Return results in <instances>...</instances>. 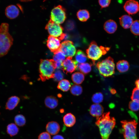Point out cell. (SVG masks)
Instances as JSON below:
<instances>
[{
	"label": "cell",
	"instance_id": "obj_34",
	"mask_svg": "<svg viewBox=\"0 0 139 139\" xmlns=\"http://www.w3.org/2000/svg\"><path fill=\"white\" fill-rule=\"evenodd\" d=\"M129 108L133 111H136L138 110L139 102L136 100H132L129 102Z\"/></svg>",
	"mask_w": 139,
	"mask_h": 139
},
{
	"label": "cell",
	"instance_id": "obj_30",
	"mask_svg": "<svg viewBox=\"0 0 139 139\" xmlns=\"http://www.w3.org/2000/svg\"><path fill=\"white\" fill-rule=\"evenodd\" d=\"M130 29L131 32L134 35H139V20L133 21Z\"/></svg>",
	"mask_w": 139,
	"mask_h": 139
},
{
	"label": "cell",
	"instance_id": "obj_23",
	"mask_svg": "<svg viewBox=\"0 0 139 139\" xmlns=\"http://www.w3.org/2000/svg\"><path fill=\"white\" fill-rule=\"evenodd\" d=\"M77 16L80 21L82 22H85L89 18L90 14L87 10H80L77 12Z\"/></svg>",
	"mask_w": 139,
	"mask_h": 139
},
{
	"label": "cell",
	"instance_id": "obj_40",
	"mask_svg": "<svg viewBox=\"0 0 139 139\" xmlns=\"http://www.w3.org/2000/svg\"><path fill=\"white\" fill-rule=\"evenodd\" d=\"M64 112V111L63 110V109H61L60 110V112L61 113H63Z\"/></svg>",
	"mask_w": 139,
	"mask_h": 139
},
{
	"label": "cell",
	"instance_id": "obj_37",
	"mask_svg": "<svg viewBox=\"0 0 139 139\" xmlns=\"http://www.w3.org/2000/svg\"><path fill=\"white\" fill-rule=\"evenodd\" d=\"M110 2V0H100L99 1V3L101 8H103L108 6Z\"/></svg>",
	"mask_w": 139,
	"mask_h": 139
},
{
	"label": "cell",
	"instance_id": "obj_11",
	"mask_svg": "<svg viewBox=\"0 0 139 139\" xmlns=\"http://www.w3.org/2000/svg\"><path fill=\"white\" fill-rule=\"evenodd\" d=\"M58 38L49 35L47 41V46L50 51L54 53L59 50L61 43Z\"/></svg>",
	"mask_w": 139,
	"mask_h": 139
},
{
	"label": "cell",
	"instance_id": "obj_2",
	"mask_svg": "<svg viewBox=\"0 0 139 139\" xmlns=\"http://www.w3.org/2000/svg\"><path fill=\"white\" fill-rule=\"evenodd\" d=\"M8 24L2 23L0 27V57L8 53L13 44V39L8 32Z\"/></svg>",
	"mask_w": 139,
	"mask_h": 139
},
{
	"label": "cell",
	"instance_id": "obj_25",
	"mask_svg": "<svg viewBox=\"0 0 139 139\" xmlns=\"http://www.w3.org/2000/svg\"><path fill=\"white\" fill-rule=\"evenodd\" d=\"M19 129L15 124L10 123L7 126V132L11 137L14 136L18 133Z\"/></svg>",
	"mask_w": 139,
	"mask_h": 139
},
{
	"label": "cell",
	"instance_id": "obj_26",
	"mask_svg": "<svg viewBox=\"0 0 139 139\" xmlns=\"http://www.w3.org/2000/svg\"><path fill=\"white\" fill-rule=\"evenodd\" d=\"M71 87L69 81L67 80L64 79L59 81L57 86V88L62 91L66 92L68 91Z\"/></svg>",
	"mask_w": 139,
	"mask_h": 139
},
{
	"label": "cell",
	"instance_id": "obj_16",
	"mask_svg": "<svg viewBox=\"0 0 139 139\" xmlns=\"http://www.w3.org/2000/svg\"><path fill=\"white\" fill-rule=\"evenodd\" d=\"M120 24L124 29L130 28L133 22L132 18L129 15H124L119 18Z\"/></svg>",
	"mask_w": 139,
	"mask_h": 139
},
{
	"label": "cell",
	"instance_id": "obj_10",
	"mask_svg": "<svg viewBox=\"0 0 139 139\" xmlns=\"http://www.w3.org/2000/svg\"><path fill=\"white\" fill-rule=\"evenodd\" d=\"M78 64L75 60L72 59V57H67L63 62L62 70L66 74L68 73H72L77 69Z\"/></svg>",
	"mask_w": 139,
	"mask_h": 139
},
{
	"label": "cell",
	"instance_id": "obj_13",
	"mask_svg": "<svg viewBox=\"0 0 139 139\" xmlns=\"http://www.w3.org/2000/svg\"><path fill=\"white\" fill-rule=\"evenodd\" d=\"M103 108L99 104H94L92 105L89 109L90 114L93 117L97 118L101 116L103 114Z\"/></svg>",
	"mask_w": 139,
	"mask_h": 139
},
{
	"label": "cell",
	"instance_id": "obj_5",
	"mask_svg": "<svg viewBox=\"0 0 139 139\" xmlns=\"http://www.w3.org/2000/svg\"><path fill=\"white\" fill-rule=\"evenodd\" d=\"M109 49V48L99 47L95 41H92L86 50L87 57L94 62L105 54Z\"/></svg>",
	"mask_w": 139,
	"mask_h": 139
},
{
	"label": "cell",
	"instance_id": "obj_14",
	"mask_svg": "<svg viewBox=\"0 0 139 139\" xmlns=\"http://www.w3.org/2000/svg\"><path fill=\"white\" fill-rule=\"evenodd\" d=\"M46 129L47 132L52 135H56L58 133L60 126L58 123L55 121H51L47 124Z\"/></svg>",
	"mask_w": 139,
	"mask_h": 139
},
{
	"label": "cell",
	"instance_id": "obj_29",
	"mask_svg": "<svg viewBox=\"0 0 139 139\" xmlns=\"http://www.w3.org/2000/svg\"><path fill=\"white\" fill-rule=\"evenodd\" d=\"M82 87L80 85L76 84L73 85L71 87L70 91L73 95L76 96L80 95L82 92Z\"/></svg>",
	"mask_w": 139,
	"mask_h": 139
},
{
	"label": "cell",
	"instance_id": "obj_3",
	"mask_svg": "<svg viewBox=\"0 0 139 139\" xmlns=\"http://www.w3.org/2000/svg\"><path fill=\"white\" fill-rule=\"evenodd\" d=\"M53 59H41L39 65V76L42 81L53 78L56 69Z\"/></svg>",
	"mask_w": 139,
	"mask_h": 139
},
{
	"label": "cell",
	"instance_id": "obj_22",
	"mask_svg": "<svg viewBox=\"0 0 139 139\" xmlns=\"http://www.w3.org/2000/svg\"><path fill=\"white\" fill-rule=\"evenodd\" d=\"M72 79L73 82L76 84H81L84 80V76L81 72H76L73 73L72 76Z\"/></svg>",
	"mask_w": 139,
	"mask_h": 139
},
{
	"label": "cell",
	"instance_id": "obj_27",
	"mask_svg": "<svg viewBox=\"0 0 139 139\" xmlns=\"http://www.w3.org/2000/svg\"><path fill=\"white\" fill-rule=\"evenodd\" d=\"M77 68L83 74H87L91 71V65L88 63H83L78 65Z\"/></svg>",
	"mask_w": 139,
	"mask_h": 139
},
{
	"label": "cell",
	"instance_id": "obj_33",
	"mask_svg": "<svg viewBox=\"0 0 139 139\" xmlns=\"http://www.w3.org/2000/svg\"><path fill=\"white\" fill-rule=\"evenodd\" d=\"M64 76L63 72L60 69H57L55 71L53 78L55 81L59 82L63 80Z\"/></svg>",
	"mask_w": 139,
	"mask_h": 139
},
{
	"label": "cell",
	"instance_id": "obj_18",
	"mask_svg": "<svg viewBox=\"0 0 139 139\" xmlns=\"http://www.w3.org/2000/svg\"><path fill=\"white\" fill-rule=\"evenodd\" d=\"M20 100L19 98L15 96L10 97L6 104V109L9 110H13L17 106Z\"/></svg>",
	"mask_w": 139,
	"mask_h": 139
},
{
	"label": "cell",
	"instance_id": "obj_39",
	"mask_svg": "<svg viewBox=\"0 0 139 139\" xmlns=\"http://www.w3.org/2000/svg\"><path fill=\"white\" fill-rule=\"evenodd\" d=\"M135 84L136 88L139 89V79L136 81Z\"/></svg>",
	"mask_w": 139,
	"mask_h": 139
},
{
	"label": "cell",
	"instance_id": "obj_6",
	"mask_svg": "<svg viewBox=\"0 0 139 139\" xmlns=\"http://www.w3.org/2000/svg\"><path fill=\"white\" fill-rule=\"evenodd\" d=\"M125 139H137L136 135L137 123L135 120L121 121Z\"/></svg>",
	"mask_w": 139,
	"mask_h": 139
},
{
	"label": "cell",
	"instance_id": "obj_21",
	"mask_svg": "<svg viewBox=\"0 0 139 139\" xmlns=\"http://www.w3.org/2000/svg\"><path fill=\"white\" fill-rule=\"evenodd\" d=\"M129 67L128 62L125 60H119L116 64L117 68L120 73H124L127 71Z\"/></svg>",
	"mask_w": 139,
	"mask_h": 139
},
{
	"label": "cell",
	"instance_id": "obj_36",
	"mask_svg": "<svg viewBox=\"0 0 139 139\" xmlns=\"http://www.w3.org/2000/svg\"><path fill=\"white\" fill-rule=\"evenodd\" d=\"M38 139H51L50 134L47 132L41 133L39 135Z\"/></svg>",
	"mask_w": 139,
	"mask_h": 139
},
{
	"label": "cell",
	"instance_id": "obj_1",
	"mask_svg": "<svg viewBox=\"0 0 139 139\" xmlns=\"http://www.w3.org/2000/svg\"><path fill=\"white\" fill-rule=\"evenodd\" d=\"M110 114L109 112L105 113L97 118L95 124L99 128L102 139H109L116 124L115 119Z\"/></svg>",
	"mask_w": 139,
	"mask_h": 139
},
{
	"label": "cell",
	"instance_id": "obj_12",
	"mask_svg": "<svg viewBox=\"0 0 139 139\" xmlns=\"http://www.w3.org/2000/svg\"><path fill=\"white\" fill-rule=\"evenodd\" d=\"M124 8L129 14H135L139 11V3L135 0H128L125 3Z\"/></svg>",
	"mask_w": 139,
	"mask_h": 139
},
{
	"label": "cell",
	"instance_id": "obj_15",
	"mask_svg": "<svg viewBox=\"0 0 139 139\" xmlns=\"http://www.w3.org/2000/svg\"><path fill=\"white\" fill-rule=\"evenodd\" d=\"M19 13L18 8L14 5L8 6L5 10V14L6 16L10 19H13L17 17Z\"/></svg>",
	"mask_w": 139,
	"mask_h": 139
},
{
	"label": "cell",
	"instance_id": "obj_35",
	"mask_svg": "<svg viewBox=\"0 0 139 139\" xmlns=\"http://www.w3.org/2000/svg\"><path fill=\"white\" fill-rule=\"evenodd\" d=\"M131 98L132 100H136L139 102V89L136 88L133 89Z\"/></svg>",
	"mask_w": 139,
	"mask_h": 139
},
{
	"label": "cell",
	"instance_id": "obj_7",
	"mask_svg": "<svg viewBox=\"0 0 139 139\" xmlns=\"http://www.w3.org/2000/svg\"><path fill=\"white\" fill-rule=\"evenodd\" d=\"M45 28L47 30L50 35L57 38L60 40H63L65 37L63 28L59 24L55 23L50 19Z\"/></svg>",
	"mask_w": 139,
	"mask_h": 139
},
{
	"label": "cell",
	"instance_id": "obj_8",
	"mask_svg": "<svg viewBox=\"0 0 139 139\" xmlns=\"http://www.w3.org/2000/svg\"><path fill=\"white\" fill-rule=\"evenodd\" d=\"M65 10L60 5L55 7L51 12L50 19L58 24L63 23L66 19Z\"/></svg>",
	"mask_w": 139,
	"mask_h": 139
},
{
	"label": "cell",
	"instance_id": "obj_17",
	"mask_svg": "<svg viewBox=\"0 0 139 139\" xmlns=\"http://www.w3.org/2000/svg\"><path fill=\"white\" fill-rule=\"evenodd\" d=\"M117 25L114 20H109L105 22L104 25L105 30L108 33L112 34L114 33L117 28Z\"/></svg>",
	"mask_w": 139,
	"mask_h": 139
},
{
	"label": "cell",
	"instance_id": "obj_38",
	"mask_svg": "<svg viewBox=\"0 0 139 139\" xmlns=\"http://www.w3.org/2000/svg\"><path fill=\"white\" fill-rule=\"evenodd\" d=\"M52 139H64V137L62 135H57L53 136Z\"/></svg>",
	"mask_w": 139,
	"mask_h": 139
},
{
	"label": "cell",
	"instance_id": "obj_9",
	"mask_svg": "<svg viewBox=\"0 0 139 139\" xmlns=\"http://www.w3.org/2000/svg\"><path fill=\"white\" fill-rule=\"evenodd\" d=\"M59 51L62 52L66 57H72L76 54V50L72 41L66 40L61 43Z\"/></svg>",
	"mask_w": 139,
	"mask_h": 139
},
{
	"label": "cell",
	"instance_id": "obj_28",
	"mask_svg": "<svg viewBox=\"0 0 139 139\" xmlns=\"http://www.w3.org/2000/svg\"><path fill=\"white\" fill-rule=\"evenodd\" d=\"M14 121L16 125L20 127L24 126L26 121L25 117L21 114L16 115L14 118Z\"/></svg>",
	"mask_w": 139,
	"mask_h": 139
},
{
	"label": "cell",
	"instance_id": "obj_31",
	"mask_svg": "<svg viewBox=\"0 0 139 139\" xmlns=\"http://www.w3.org/2000/svg\"><path fill=\"white\" fill-rule=\"evenodd\" d=\"M54 54L53 57V59L55 62H63L65 60V56L61 51H59Z\"/></svg>",
	"mask_w": 139,
	"mask_h": 139
},
{
	"label": "cell",
	"instance_id": "obj_19",
	"mask_svg": "<svg viewBox=\"0 0 139 139\" xmlns=\"http://www.w3.org/2000/svg\"><path fill=\"white\" fill-rule=\"evenodd\" d=\"M46 107L51 109H54L58 105V101L56 98L53 96L47 97L45 100Z\"/></svg>",
	"mask_w": 139,
	"mask_h": 139
},
{
	"label": "cell",
	"instance_id": "obj_4",
	"mask_svg": "<svg viewBox=\"0 0 139 139\" xmlns=\"http://www.w3.org/2000/svg\"><path fill=\"white\" fill-rule=\"evenodd\" d=\"M96 67L100 74L105 77L110 76L115 73L114 59L110 57L98 62Z\"/></svg>",
	"mask_w": 139,
	"mask_h": 139
},
{
	"label": "cell",
	"instance_id": "obj_32",
	"mask_svg": "<svg viewBox=\"0 0 139 139\" xmlns=\"http://www.w3.org/2000/svg\"><path fill=\"white\" fill-rule=\"evenodd\" d=\"M103 96L101 92H97L94 94L92 98V102L95 104H99L102 101Z\"/></svg>",
	"mask_w": 139,
	"mask_h": 139
},
{
	"label": "cell",
	"instance_id": "obj_24",
	"mask_svg": "<svg viewBox=\"0 0 139 139\" xmlns=\"http://www.w3.org/2000/svg\"><path fill=\"white\" fill-rule=\"evenodd\" d=\"M75 58V61L78 63L82 64L85 63L87 60V57L84 52L81 50H78L76 53Z\"/></svg>",
	"mask_w": 139,
	"mask_h": 139
},
{
	"label": "cell",
	"instance_id": "obj_20",
	"mask_svg": "<svg viewBox=\"0 0 139 139\" xmlns=\"http://www.w3.org/2000/svg\"><path fill=\"white\" fill-rule=\"evenodd\" d=\"M63 121L65 125L67 127L73 126L76 122L75 116L71 113H68L63 117Z\"/></svg>",
	"mask_w": 139,
	"mask_h": 139
}]
</instances>
